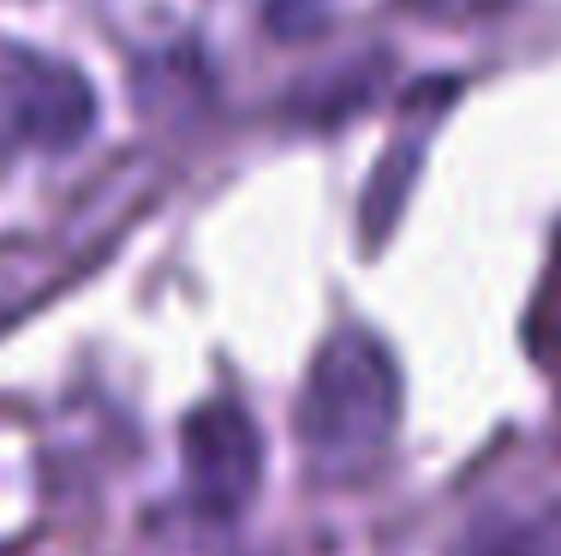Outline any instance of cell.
<instances>
[{
  "mask_svg": "<svg viewBox=\"0 0 561 556\" xmlns=\"http://www.w3.org/2000/svg\"><path fill=\"white\" fill-rule=\"evenodd\" d=\"M394 389L370 353H335L305 395V443L317 461H370L389 443Z\"/></svg>",
  "mask_w": 561,
  "mask_h": 556,
  "instance_id": "obj_1",
  "label": "cell"
},
{
  "mask_svg": "<svg viewBox=\"0 0 561 556\" xmlns=\"http://www.w3.org/2000/svg\"><path fill=\"white\" fill-rule=\"evenodd\" d=\"M185 443H192V491L204 509H239L245 491L257 485V431L245 425L239 413H204L192 431H185Z\"/></svg>",
  "mask_w": 561,
  "mask_h": 556,
  "instance_id": "obj_2",
  "label": "cell"
}]
</instances>
